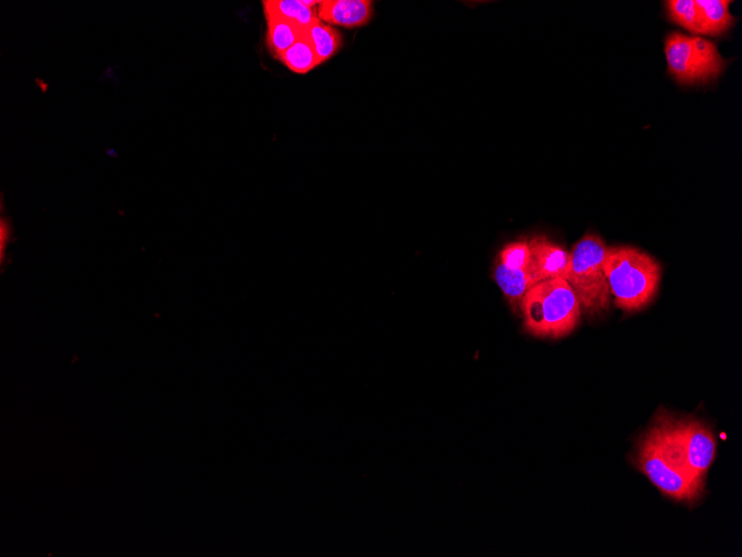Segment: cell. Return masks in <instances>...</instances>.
Listing matches in <instances>:
<instances>
[{"label": "cell", "mask_w": 742, "mask_h": 557, "mask_svg": "<svg viewBox=\"0 0 742 557\" xmlns=\"http://www.w3.org/2000/svg\"><path fill=\"white\" fill-rule=\"evenodd\" d=\"M636 465L670 499L693 504L704 493V480L688 469L667 411L657 415L653 427L641 439Z\"/></svg>", "instance_id": "6da1fadb"}, {"label": "cell", "mask_w": 742, "mask_h": 557, "mask_svg": "<svg viewBox=\"0 0 742 557\" xmlns=\"http://www.w3.org/2000/svg\"><path fill=\"white\" fill-rule=\"evenodd\" d=\"M604 272L615 305L627 313L655 300L663 273L653 256L631 246L608 247Z\"/></svg>", "instance_id": "7a4b0ae2"}, {"label": "cell", "mask_w": 742, "mask_h": 557, "mask_svg": "<svg viewBox=\"0 0 742 557\" xmlns=\"http://www.w3.org/2000/svg\"><path fill=\"white\" fill-rule=\"evenodd\" d=\"M521 314L528 334L559 340L575 331L581 305L564 278H553L530 288L521 304Z\"/></svg>", "instance_id": "3957f363"}, {"label": "cell", "mask_w": 742, "mask_h": 557, "mask_svg": "<svg viewBox=\"0 0 742 557\" xmlns=\"http://www.w3.org/2000/svg\"><path fill=\"white\" fill-rule=\"evenodd\" d=\"M608 246L597 234H587L573 247L564 280L573 288L589 316H598L609 310L610 290L604 272Z\"/></svg>", "instance_id": "277c9868"}, {"label": "cell", "mask_w": 742, "mask_h": 557, "mask_svg": "<svg viewBox=\"0 0 742 557\" xmlns=\"http://www.w3.org/2000/svg\"><path fill=\"white\" fill-rule=\"evenodd\" d=\"M665 54L669 74L681 85L714 82L727 64L717 46L700 36L669 34L665 41Z\"/></svg>", "instance_id": "5b68a950"}, {"label": "cell", "mask_w": 742, "mask_h": 557, "mask_svg": "<svg viewBox=\"0 0 742 557\" xmlns=\"http://www.w3.org/2000/svg\"><path fill=\"white\" fill-rule=\"evenodd\" d=\"M669 422L688 469L704 480L716 457L717 444L713 432L693 417L676 419L669 413Z\"/></svg>", "instance_id": "8992f818"}, {"label": "cell", "mask_w": 742, "mask_h": 557, "mask_svg": "<svg viewBox=\"0 0 742 557\" xmlns=\"http://www.w3.org/2000/svg\"><path fill=\"white\" fill-rule=\"evenodd\" d=\"M530 266L528 272L543 282L553 278H565L570 262V253L550 242L545 236H536L529 242Z\"/></svg>", "instance_id": "52a82bcc"}, {"label": "cell", "mask_w": 742, "mask_h": 557, "mask_svg": "<svg viewBox=\"0 0 742 557\" xmlns=\"http://www.w3.org/2000/svg\"><path fill=\"white\" fill-rule=\"evenodd\" d=\"M373 15L374 3L369 0H323L318 6L320 21L346 28L362 27Z\"/></svg>", "instance_id": "ba28073f"}, {"label": "cell", "mask_w": 742, "mask_h": 557, "mask_svg": "<svg viewBox=\"0 0 742 557\" xmlns=\"http://www.w3.org/2000/svg\"><path fill=\"white\" fill-rule=\"evenodd\" d=\"M493 276L513 311L520 315L526 293L538 283L536 278L528 271L513 270L501 263L495 267Z\"/></svg>", "instance_id": "9c48e42d"}, {"label": "cell", "mask_w": 742, "mask_h": 557, "mask_svg": "<svg viewBox=\"0 0 742 557\" xmlns=\"http://www.w3.org/2000/svg\"><path fill=\"white\" fill-rule=\"evenodd\" d=\"M699 15V34L719 36L728 32L736 19L728 0H695Z\"/></svg>", "instance_id": "30bf717a"}, {"label": "cell", "mask_w": 742, "mask_h": 557, "mask_svg": "<svg viewBox=\"0 0 742 557\" xmlns=\"http://www.w3.org/2000/svg\"><path fill=\"white\" fill-rule=\"evenodd\" d=\"M265 12L267 21L266 43L269 52L279 59L305 33V28L272 12Z\"/></svg>", "instance_id": "8fae6325"}, {"label": "cell", "mask_w": 742, "mask_h": 557, "mask_svg": "<svg viewBox=\"0 0 742 557\" xmlns=\"http://www.w3.org/2000/svg\"><path fill=\"white\" fill-rule=\"evenodd\" d=\"M306 35L314 47L320 65L337 54L343 45L342 35L319 18L306 28Z\"/></svg>", "instance_id": "7c38bea8"}, {"label": "cell", "mask_w": 742, "mask_h": 557, "mask_svg": "<svg viewBox=\"0 0 742 557\" xmlns=\"http://www.w3.org/2000/svg\"><path fill=\"white\" fill-rule=\"evenodd\" d=\"M263 5L264 11L288 19L305 29L318 19V8L307 7L302 0H266Z\"/></svg>", "instance_id": "4fadbf2b"}, {"label": "cell", "mask_w": 742, "mask_h": 557, "mask_svg": "<svg viewBox=\"0 0 742 557\" xmlns=\"http://www.w3.org/2000/svg\"><path fill=\"white\" fill-rule=\"evenodd\" d=\"M279 59L290 71L302 75L320 65L314 47L306 35V29L304 35Z\"/></svg>", "instance_id": "5bb4252c"}, {"label": "cell", "mask_w": 742, "mask_h": 557, "mask_svg": "<svg viewBox=\"0 0 742 557\" xmlns=\"http://www.w3.org/2000/svg\"><path fill=\"white\" fill-rule=\"evenodd\" d=\"M666 8L671 22L690 33L699 34V15L695 0H669Z\"/></svg>", "instance_id": "9a60e30c"}, {"label": "cell", "mask_w": 742, "mask_h": 557, "mask_svg": "<svg viewBox=\"0 0 742 557\" xmlns=\"http://www.w3.org/2000/svg\"><path fill=\"white\" fill-rule=\"evenodd\" d=\"M501 264L513 270H529L530 266V246L529 242L521 240L510 243L503 248L499 254Z\"/></svg>", "instance_id": "2e32d148"}]
</instances>
